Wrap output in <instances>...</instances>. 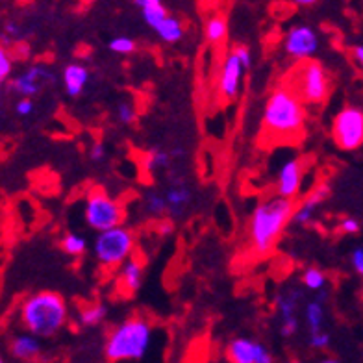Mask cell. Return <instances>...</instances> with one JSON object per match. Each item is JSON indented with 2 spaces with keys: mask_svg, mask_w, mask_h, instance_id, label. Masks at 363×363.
Returning <instances> with one entry per match:
<instances>
[{
  "mask_svg": "<svg viewBox=\"0 0 363 363\" xmlns=\"http://www.w3.org/2000/svg\"><path fill=\"white\" fill-rule=\"evenodd\" d=\"M306 104L291 87L280 82L263 104L262 134L272 145L298 141L306 128Z\"/></svg>",
  "mask_w": 363,
  "mask_h": 363,
  "instance_id": "6da1fadb",
  "label": "cell"
},
{
  "mask_svg": "<svg viewBox=\"0 0 363 363\" xmlns=\"http://www.w3.org/2000/svg\"><path fill=\"white\" fill-rule=\"evenodd\" d=\"M295 208L296 202L274 193L254 206L247 226L249 247L254 254L267 256L274 250L278 239L282 238L287 226L293 223Z\"/></svg>",
  "mask_w": 363,
  "mask_h": 363,
  "instance_id": "7a4b0ae2",
  "label": "cell"
},
{
  "mask_svg": "<svg viewBox=\"0 0 363 363\" xmlns=\"http://www.w3.org/2000/svg\"><path fill=\"white\" fill-rule=\"evenodd\" d=\"M17 317L24 332L45 340L54 337L67 326L71 319V308L60 293L35 291L21 301Z\"/></svg>",
  "mask_w": 363,
  "mask_h": 363,
  "instance_id": "3957f363",
  "label": "cell"
},
{
  "mask_svg": "<svg viewBox=\"0 0 363 363\" xmlns=\"http://www.w3.org/2000/svg\"><path fill=\"white\" fill-rule=\"evenodd\" d=\"M154 326L145 315H130L106 334L104 358L110 363L139 362L150 350Z\"/></svg>",
  "mask_w": 363,
  "mask_h": 363,
  "instance_id": "277c9868",
  "label": "cell"
},
{
  "mask_svg": "<svg viewBox=\"0 0 363 363\" xmlns=\"http://www.w3.org/2000/svg\"><path fill=\"white\" fill-rule=\"evenodd\" d=\"M282 82L295 91L304 104L310 106L323 104L328 99L330 89H332L330 72L317 60L295 63L291 71L287 72L286 80Z\"/></svg>",
  "mask_w": 363,
  "mask_h": 363,
  "instance_id": "5b68a950",
  "label": "cell"
},
{
  "mask_svg": "<svg viewBox=\"0 0 363 363\" xmlns=\"http://www.w3.org/2000/svg\"><path fill=\"white\" fill-rule=\"evenodd\" d=\"M125 219V206L101 187H93L84 199V220L96 234L123 226Z\"/></svg>",
  "mask_w": 363,
  "mask_h": 363,
  "instance_id": "8992f818",
  "label": "cell"
},
{
  "mask_svg": "<svg viewBox=\"0 0 363 363\" xmlns=\"http://www.w3.org/2000/svg\"><path fill=\"white\" fill-rule=\"evenodd\" d=\"M135 249V234L128 226H117L113 230L96 234L95 243H93V254H95L96 263L102 269L113 271L119 269L126 259L134 256Z\"/></svg>",
  "mask_w": 363,
  "mask_h": 363,
  "instance_id": "52a82bcc",
  "label": "cell"
},
{
  "mask_svg": "<svg viewBox=\"0 0 363 363\" xmlns=\"http://www.w3.org/2000/svg\"><path fill=\"white\" fill-rule=\"evenodd\" d=\"M330 134L334 143L347 152L363 147V108L362 106H345L332 119Z\"/></svg>",
  "mask_w": 363,
  "mask_h": 363,
  "instance_id": "ba28073f",
  "label": "cell"
},
{
  "mask_svg": "<svg viewBox=\"0 0 363 363\" xmlns=\"http://www.w3.org/2000/svg\"><path fill=\"white\" fill-rule=\"evenodd\" d=\"M320 47V38L313 26L310 24H293L284 35L282 48L287 57H291L295 63L313 60Z\"/></svg>",
  "mask_w": 363,
  "mask_h": 363,
  "instance_id": "9c48e42d",
  "label": "cell"
},
{
  "mask_svg": "<svg viewBox=\"0 0 363 363\" xmlns=\"http://www.w3.org/2000/svg\"><path fill=\"white\" fill-rule=\"evenodd\" d=\"M302 301H304V291L296 286L286 287L274 296V310L280 319V335L282 337H293L301 328L298 308H301Z\"/></svg>",
  "mask_w": 363,
  "mask_h": 363,
  "instance_id": "30bf717a",
  "label": "cell"
},
{
  "mask_svg": "<svg viewBox=\"0 0 363 363\" xmlns=\"http://www.w3.org/2000/svg\"><path fill=\"white\" fill-rule=\"evenodd\" d=\"M245 72L247 69L243 63L239 62V57L232 50H228L220 62L219 74H217V93L223 101L232 102L241 95Z\"/></svg>",
  "mask_w": 363,
  "mask_h": 363,
  "instance_id": "8fae6325",
  "label": "cell"
},
{
  "mask_svg": "<svg viewBox=\"0 0 363 363\" xmlns=\"http://www.w3.org/2000/svg\"><path fill=\"white\" fill-rule=\"evenodd\" d=\"M306 178L304 162L298 158H289L278 167L274 177V195L289 199L295 202L302 193V184Z\"/></svg>",
  "mask_w": 363,
  "mask_h": 363,
  "instance_id": "7c38bea8",
  "label": "cell"
},
{
  "mask_svg": "<svg viewBox=\"0 0 363 363\" xmlns=\"http://www.w3.org/2000/svg\"><path fill=\"white\" fill-rule=\"evenodd\" d=\"M228 363H272V354L262 341L252 337H234L230 340L225 349Z\"/></svg>",
  "mask_w": 363,
  "mask_h": 363,
  "instance_id": "4fadbf2b",
  "label": "cell"
},
{
  "mask_svg": "<svg viewBox=\"0 0 363 363\" xmlns=\"http://www.w3.org/2000/svg\"><path fill=\"white\" fill-rule=\"evenodd\" d=\"M52 80L54 72L43 63H35V65H30L17 77L11 78L10 91H13L15 95H19V99H32L43 89L45 84Z\"/></svg>",
  "mask_w": 363,
  "mask_h": 363,
  "instance_id": "5bb4252c",
  "label": "cell"
},
{
  "mask_svg": "<svg viewBox=\"0 0 363 363\" xmlns=\"http://www.w3.org/2000/svg\"><path fill=\"white\" fill-rule=\"evenodd\" d=\"M8 352L17 362L35 363L43 356V343L41 337L30 332H17L8 341Z\"/></svg>",
  "mask_w": 363,
  "mask_h": 363,
  "instance_id": "9a60e30c",
  "label": "cell"
},
{
  "mask_svg": "<svg viewBox=\"0 0 363 363\" xmlns=\"http://www.w3.org/2000/svg\"><path fill=\"white\" fill-rule=\"evenodd\" d=\"M330 196V186L328 184H317L304 199H302L295 208L293 213V225L298 226H310L315 219V213L320 206L325 204V201Z\"/></svg>",
  "mask_w": 363,
  "mask_h": 363,
  "instance_id": "2e32d148",
  "label": "cell"
},
{
  "mask_svg": "<svg viewBox=\"0 0 363 363\" xmlns=\"http://www.w3.org/2000/svg\"><path fill=\"white\" fill-rule=\"evenodd\" d=\"M165 199H167L169 206V217L172 219H180L187 211V208L193 202V191L191 187L187 186V182L184 178H172L171 186L165 189Z\"/></svg>",
  "mask_w": 363,
  "mask_h": 363,
  "instance_id": "e0dca14e",
  "label": "cell"
},
{
  "mask_svg": "<svg viewBox=\"0 0 363 363\" xmlns=\"http://www.w3.org/2000/svg\"><path fill=\"white\" fill-rule=\"evenodd\" d=\"M143 262L132 256L117 269V287L125 295H134L135 291H139V287L143 286Z\"/></svg>",
  "mask_w": 363,
  "mask_h": 363,
  "instance_id": "ac0fdd59",
  "label": "cell"
},
{
  "mask_svg": "<svg viewBox=\"0 0 363 363\" xmlns=\"http://www.w3.org/2000/svg\"><path fill=\"white\" fill-rule=\"evenodd\" d=\"M62 82L65 93L71 99H77V96H80L84 93L87 82H89V69L84 63H67L62 71Z\"/></svg>",
  "mask_w": 363,
  "mask_h": 363,
  "instance_id": "d6986e66",
  "label": "cell"
},
{
  "mask_svg": "<svg viewBox=\"0 0 363 363\" xmlns=\"http://www.w3.org/2000/svg\"><path fill=\"white\" fill-rule=\"evenodd\" d=\"M325 301H326V291L315 295V298H311L304 304V325L308 328V334H317L325 330Z\"/></svg>",
  "mask_w": 363,
  "mask_h": 363,
  "instance_id": "ffe728a7",
  "label": "cell"
},
{
  "mask_svg": "<svg viewBox=\"0 0 363 363\" xmlns=\"http://www.w3.org/2000/svg\"><path fill=\"white\" fill-rule=\"evenodd\" d=\"M134 4L138 6L141 19L150 30L156 28L165 17L171 15V11L167 10V6L163 4L162 0H135Z\"/></svg>",
  "mask_w": 363,
  "mask_h": 363,
  "instance_id": "44dd1931",
  "label": "cell"
},
{
  "mask_svg": "<svg viewBox=\"0 0 363 363\" xmlns=\"http://www.w3.org/2000/svg\"><path fill=\"white\" fill-rule=\"evenodd\" d=\"M228 19L220 13H211L204 21V35L210 45H223L228 38Z\"/></svg>",
  "mask_w": 363,
  "mask_h": 363,
  "instance_id": "7402d4cb",
  "label": "cell"
},
{
  "mask_svg": "<svg viewBox=\"0 0 363 363\" xmlns=\"http://www.w3.org/2000/svg\"><path fill=\"white\" fill-rule=\"evenodd\" d=\"M106 317H108V308L102 302H89L86 306L78 308L77 323L84 328H93V326H99L101 323H104Z\"/></svg>",
  "mask_w": 363,
  "mask_h": 363,
  "instance_id": "603a6c76",
  "label": "cell"
},
{
  "mask_svg": "<svg viewBox=\"0 0 363 363\" xmlns=\"http://www.w3.org/2000/svg\"><path fill=\"white\" fill-rule=\"evenodd\" d=\"M154 34L158 35L160 39H162L163 43H178V41H182L184 39V35H186V28H184V23H182L178 17H174V15H169V17H165V19L162 21V23L156 26V28L152 30Z\"/></svg>",
  "mask_w": 363,
  "mask_h": 363,
  "instance_id": "cb8c5ba5",
  "label": "cell"
},
{
  "mask_svg": "<svg viewBox=\"0 0 363 363\" xmlns=\"http://www.w3.org/2000/svg\"><path fill=\"white\" fill-rule=\"evenodd\" d=\"M301 284L304 286V289L319 295V293L326 291L328 277H326V272L320 267H317V265H310V267H306L304 271H302Z\"/></svg>",
  "mask_w": 363,
  "mask_h": 363,
  "instance_id": "d4e9b609",
  "label": "cell"
},
{
  "mask_svg": "<svg viewBox=\"0 0 363 363\" xmlns=\"http://www.w3.org/2000/svg\"><path fill=\"white\" fill-rule=\"evenodd\" d=\"M143 210L147 216L150 217H162L169 213L167 199L165 193L158 191V189H150L143 195Z\"/></svg>",
  "mask_w": 363,
  "mask_h": 363,
  "instance_id": "484cf974",
  "label": "cell"
},
{
  "mask_svg": "<svg viewBox=\"0 0 363 363\" xmlns=\"http://www.w3.org/2000/svg\"><path fill=\"white\" fill-rule=\"evenodd\" d=\"M60 247L67 256L80 258L87 252V239L82 234H77V232H67V234H63Z\"/></svg>",
  "mask_w": 363,
  "mask_h": 363,
  "instance_id": "4316f807",
  "label": "cell"
},
{
  "mask_svg": "<svg viewBox=\"0 0 363 363\" xmlns=\"http://www.w3.org/2000/svg\"><path fill=\"white\" fill-rule=\"evenodd\" d=\"M171 163L172 158L169 150H165V148H152V150L147 154V162H145V165H147V171L150 172V174H156V172L165 171V169L171 167Z\"/></svg>",
  "mask_w": 363,
  "mask_h": 363,
  "instance_id": "83f0119b",
  "label": "cell"
},
{
  "mask_svg": "<svg viewBox=\"0 0 363 363\" xmlns=\"http://www.w3.org/2000/svg\"><path fill=\"white\" fill-rule=\"evenodd\" d=\"M138 104L134 101H130V99H123L115 106V119L119 121L121 125H134L138 121Z\"/></svg>",
  "mask_w": 363,
  "mask_h": 363,
  "instance_id": "f1b7e54d",
  "label": "cell"
},
{
  "mask_svg": "<svg viewBox=\"0 0 363 363\" xmlns=\"http://www.w3.org/2000/svg\"><path fill=\"white\" fill-rule=\"evenodd\" d=\"M108 47H110V50L113 54H119V56H130V54L135 52V41L132 38H128V35H117V38H113L108 43Z\"/></svg>",
  "mask_w": 363,
  "mask_h": 363,
  "instance_id": "f546056e",
  "label": "cell"
},
{
  "mask_svg": "<svg viewBox=\"0 0 363 363\" xmlns=\"http://www.w3.org/2000/svg\"><path fill=\"white\" fill-rule=\"evenodd\" d=\"M13 74V60L8 48H0V82H11Z\"/></svg>",
  "mask_w": 363,
  "mask_h": 363,
  "instance_id": "4dcf8cb0",
  "label": "cell"
},
{
  "mask_svg": "<svg viewBox=\"0 0 363 363\" xmlns=\"http://www.w3.org/2000/svg\"><path fill=\"white\" fill-rule=\"evenodd\" d=\"M330 341H332V337L326 330L317 332V334H308V345L313 350H326L330 347Z\"/></svg>",
  "mask_w": 363,
  "mask_h": 363,
  "instance_id": "1f68e13d",
  "label": "cell"
},
{
  "mask_svg": "<svg viewBox=\"0 0 363 363\" xmlns=\"http://www.w3.org/2000/svg\"><path fill=\"white\" fill-rule=\"evenodd\" d=\"M230 50L239 57V62L243 63L245 69L252 67V52H250V48L247 47V45H241V43L234 45Z\"/></svg>",
  "mask_w": 363,
  "mask_h": 363,
  "instance_id": "d6a6232c",
  "label": "cell"
},
{
  "mask_svg": "<svg viewBox=\"0 0 363 363\" xmlns=\"http://www.w3.org/2000/svg\"><path fill=\"white\" fill-rule=\"evenodd\" d=\"M106 156H108V150H106L104 141H101V139H96L95 143L91 145V148H89L91 162L101 163V162H104Z\"/></svg>",
  "mask_w": 363,
  "mask_h": 363,
  "instance_id": "836d02e7",
  "label": "cell"
},
{
  "mask_svg": "<svg viewBox=\"0 0 363 363\" xmlns=\"http://www.w3.org/2000/svg\"><path fill=\"white\" fill-rule=\"evenodd\" d=\"M350 265H352L354 272L363 278V245L356 247V249L350 252Z\"/></svg>",
  "mask_w": 363,
  "mask_h": 363,
  "instance_id": "e575fe53",
  "label": "cell"
},
{
  "mask_svg": "<svg viewBox=\"0 0 363 363\" xmlns=\"http://www.w3.org/2000/svg\"><path fill=\"white\" fill-rule=\"evenodd\" d=\"M340 230L343 234L354 235L359 232V220L354 219V217H343L340 223Z\"/></svg>",
  "mask_w": 363,
  "mask_h": 363,
  "instance_id": "d590c367",
  "label": "cell"
},
{
  "mask_svg": "<svg viewBox=\"0 0 363 363\" xmlns=\"http://www.w3.org/2000/svg\"><path fill=\"white\" fill-rule=\"evenodd\" d=\"M15 111L19 117H28V115L34 113V102L32 99H19L17 104H15Z\"/></svg>",
  "mask_w": 363,
  "mask_h": 363,
  "instance_id": "8d00e7d4",
  "label": "cell"
},
{
  "mask_svg": "<svg viewBox=\"0 0 363 363\" xmlns=\"http://www.w3.org/2000/svg\"><path fill=\"white\" fill-rule=\"evenodd\" d=\"M21 34H23V28H21V24H17L15 21H8V23L4 24V41L21 38Z\"/></svg>",
  "mask_w": 363,
  "mask_h": 363,
  "instance_id": "74e56055",
  "label": "cell"
},
{
  "mask_svg": "<svg viewBox=\"0 0 363 363\" xmlns=\"http://www.w3.org/2000/svg\"><path fill=\"white\" fill-rule=\"evenodd\" d=\"M352 60L354 63H356V67L363 72V45L352 47Z\"/></svg>",
  "mask_w": 363,
  "mask_h": 363,
  "instance_id": "f35d334b",
  "label": "cell"
},
{
  "mask_svg": "<svg viewBox=\"0 0 363 363\" xmlns=\"http://www.w3.org/2000/svg\"><path fill=\"white\" fill-rule=\"evenodd\" d=\"M169 152H171L172 160H182L184 156H186V148L180 147V145H177V147L169 148Z\"/></svg>",
  "mask_w": 363,
  "mask_h": 363,
  "instance_id": "ab89813d",
  "label": "cell"
},
{
  "mask_svg": "<svg viewBox=\"0 0 363 363\" xmlns=\"http://www.w3.org/2000/svg\"><path fill=\"white\" fill-rule=\"evenodd\" d=\"M319 363H341V362L337 358H334V356H326V358L320 359Z\"/></svg>",
  "mask_w": 363,
  "mask_h": 363,
  "instance_id": "60d3db41",
  "label": "cell"
},
{
  "mask_svg": "<svg viewBox=\"0 0 363 363\" xmlns=\"http://www.w3.org/2000/svg\"><path fill=\"white\" fill-rule=\"evenodd\" d=\"M296 4H301V6H308V4H315V0H298Z\"/></svg>",
  "mask_w": 363,
  "mask_h": 363,
  "instance_id": "b9f144b4",
  "label": "cell"
},
{
  "mask_svg": "<svg viewBox=\"0 0 363 363\" xmlns=\"http://www.w3.org/2000/svg\"><path fill=\"white\" fill-rule=\"evenodd\" d=\"M286 363H301V362H296V359H289V362H286Z\"/></svg>",
  "mask_w": 363,
  "mask_h": 363,
  "instance_id": "7bdbcfd3",
  "label": "cell"
},
{
  "mask_svg": "<svg viewBox=\"0 0 363 363\" xmlns=\"http://www.w3.org/2000/svg\"><path fill=\"white\" fill-rule=\"evenodd\" d=\"M0 363H6V362H4V359H0Z\"/></svg>",
  "mask_w": 363,
  "mask_h": 363,
  "instance_id": "ee69618b",
  "label": "cell"
}]
</instances>
